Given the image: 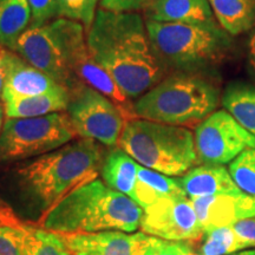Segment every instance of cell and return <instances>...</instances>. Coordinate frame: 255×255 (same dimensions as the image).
<instances>
[{"instance_id":"obj_1","label":"cell","mask_w":255,"mask_h":255,"mask_svg":"<svg viewBox=\"0 0 255 255\" xmlns=\"http://www.w3.org/2000/svg\"><path fill=\"white\" fill-rule=\"evenodd\" d=\"M89 53L129 100L141 97L164 78L146 24L138 13L100 8L87 36Z\"/></svg>"},{"instance_id":"obj_2","label":"cell","mask_w":255,"mask_h":255,"mask_svg":"<svg viewBox=\"0 0 255 255\" xmlns=\"http://www.w3.org/2000/svg\"><path fill=\"white\" fill-rule=\"evenodd\" d=\"M103 155L101 143L81 138L38 156L15 169L19 194L43 218L76 188L96 180L103 164Z\"/></svg>"},{"instance_id":"obj_3","label":"cell","mask_w":255,"mask_h":255,"mask_svg":"<svg viewBox=\"0 0 255 255\" xmlns=\"http://www.w3.org/2000/svg\"><path fill=\"white\" fill-rule=\"evenodd\" d=\"M142 216L143 208L131 197L94 180L68 194L38 221V226L58 234L133 233L141 225Z\"/></svg>"},{"instance_id":"obj_4","label":"cell","mask_w":255,"mask_h":255,"mask_svg":"<svg viewBox=\"0 0 255 255\" xmlns=\"http://www.w3.org/2000/svg\"><path fill=\"white\" fill-rule=\"evenodd\" d=\"M145 24L154 51L167 70L197 75L221 64L232 46L229 34L220 25Z\"/></svg>"},{"instance_id":"obj_5","label":"cell","mask_w":255,"mask_h":255,"mask_svg":"<svg viewBox=\"0 0 255 255\" xmlns=\"http://www.w3.org/2000/svg\"><path fill=\"white\" fill-rule=\"evenodd\" d=\"M219 89L202 76L178 72L162 79L132 105L137 119L170 126H194L216 111Z\"/></svg>"},{"instance_id":"obj_6","label":"cell","mask_w":255,"mask_h":255,"mask_svg":"<svg viewBox=\"0 0 255 255\" xmlns=\"http://www.w3.org/2000/svg\"><path fill=\"white\" fill-rule=\"evenodd\" d=\"M119 145L138 164L168 176H183L199 162L194 133L184 127L129 120Z\"/></svg>"},{"instance_id":"obj_7","label":"cell","mask_w":255,"mask_h":255,"mask_svg":"<svg viewBox=\"0 0 255 255\" xmlns=\"http://www.w3.org/2000/svg\"><path fill=\"white\" fill-rule=\"evenodd\" d=\"M84 26L58 18L40 26H28L12 51L68 89L81 83L75 64L87 49Z\"/></svg>"},{"instance_id":"obj_8","label":"cell","mask_w":255,"mask_h":255,"mask_svg":"<svg viewBox=\"0 0 255 255\" xmlns=\"http://www.w3.org/2000/svg\"><path fill=\"white\" fill-rule=\"evenodd\" d=\"M77 136L68 113L6 119L0 133V163L45 155Z\"/></svg>"},{"instance_id":"obj_9","label":"cell","mask_w":255,"mask_h":255,"mask_svg":"<svg viewBox=\"0 0 255 255\" xmlns=\"http://www.w3.org/2000/svg\"><path fill=\"white\" fill-rule=\"evenodd\" d=\"M66 113L78 136L107 146L119 144L129 121L126 113L110 98L82 82L70 90Z\"/></svg>"},{"instance_id":"obj_10","label":"cell","mask_w":255,"mask_h":255,"mask_svg":"<svg viewBox=\"0 0 255 255\" xmlns=\"http://www.w3.org/2000/svg\"><path fill=\"white\" fill-rule=\"evenodd\" d=\"M194 138L201 163L225 165L242 151L255 148V136L225 109L214 111L197 124Z\"/></svg>"},{"instance_id":"obj_11","label":"cell","mask_w":255,"mask_h":255,"mask_svg":"<svg viewBox=\"0 0 255 255\" xmlns=\"http://www.w3.org/2000/svg\"><path fill=\"white\" fill-rule=\"evenodd\" d=\"M139 227L145 234L168 241H195L203 235L186 194L164 197L144 208Z\"/></svg>"},{"instance_id":"obj_12","label":"cell","mask_w":255,"mask_h":255,"mask_svg":"<svg viewBox=\"0 0 255 255\" xmlns=\"http://www.w3.org/2000/svg\"><path fill=\"white\" fill-rule=\"evenodd\" d=\"M71 255H145L151 237L145 233L103 231L59 234Z\"/></svg>"},{"instance_id":"obj_13","label":"cell","mask_w":255,"mask_h":255,"mask_svg":"<svg viewBox=\"0 0 255 255\" xmlns=\"http://www.w3.org/2000/svg\"><path fill=\"white\" fill-rule=\"evenodd\" d=\"M203 234L255 216V196L241 193L199 197L191 200Z\"/></svg>"},{"instance_id":"obj_14","label":"cell","mask_w":255,"mask_h":255,"mask_svg":"<svg viewBox=\"0 0 255 255\" xmlns=\"http://www.w3.org/2000/svg\"><path fill=\"white\" fill-rule=\"evenodd\" d=\"M64 85L56 82L36 66L31 65L18 53L7 49V77L1 101L13 97H30L53 91Z\"/></svg>"},{"instance_id":"obj_15","label":"cell","mask_w":255,"mask_h":255,"mask_svg":"<svg viewBox=\"0 0 255 255\" xmlns=\"http://www.w3.org/2000/svg\"><path fill=\"white\" fill-rule=\"evenodd\" d=\"M143 13L156 23L219 25L208 0H149Z\"/></svg>"},{"instance_id":"obj_16","label":"cell","mask_w":255,"mask_h":255,"mask_svg":"<svg viewBox=\"0 0 255 255\" xmlns=\"http://www.w3.org/2000/svg\"><path fill=\"white\" fill-rule=\"evenodd\" d=\"M178 181L190 200L241 193L233 181L229 170L222 164L203 163L199 167H194L178 178Z\"/></svg>"},{"instance_id":"obj_17","label":"cell","mask_w":255,"mask_h":255,"mask_svg":"<svg viewBox=\"0 0 255 255\" xmlns=\"http://www.w3.org/2000/svg\"><path fill=\"white\" fill-rule=\"evenodd\" d=\"M6 119H30L64 113L70 103V89L60 87L46 94L2 100Z\"/></svg>"},{"instance_id":"obj_18","label":"cell","mask_w":255,"mask_h":255,"mask_svg":"<svg viewBox=\"0 0 255 255\" xmlns=\"http://www.w3.org/2000/svg\"><path fill=\"white\" fill-rule=\"evenodd\" d=\"M75 75L82 83L96 89L101 94L110 98L114 103L119 105L121 109L126 113L128 119H137L127 107L129 98L123 94L109 73L92 59L88 47L81 53L75 64Z\"/></svg>"},{"instance_id":"obj_19","label":"cell","mask_w":255,"mask_h":255,"mask_svg":"<svg viewBox=\"0 0 255 255\" xmlns=\"http://www.w3.org/2000/svg\"><path fill=\"white\" fill-rule=\"evenodd\" d=\"M186 194L180 181L152 169L139 165L131 199L143 209L164 197Z\"/></svg>"},{"instance_id":"obj_20","label":"cell","mask_w":255,"mask_h":255,"mask_svg":"<svg viewBox=\"0 0 255 255\" xmlns=\"http://www.w3.org/2000/svg\"><path fill=\"white\" fill-rule=\"evenodd\" d=\"M138 169L139 164L131 156L117 148L104 157L101 174L108 187L131 197Z\"/></svg>"},{"instance_id":"obj_21","label":"cell","mask_w":255,"mask_h":255,"mask_svg":"<svg viewBox=\"0 0 255 255\" xmlns=\"http://www.w3.org/2000/svg\"><path fill=\"white\" fill-rule=\"evenodd\" d=\"M220 27L229 36L250 31L255 24V0H208Z\"/></svg>"},{"instance_id":"obj_22","label":"cell","mask_w":255,"mask_h":255,"mask_svg":"<svg viewBox=\"0 0 255 255\" xmlns=\"http://www.w3.org/2000/svg\"><path fill=\"white\" fill-rule=\"evenodd\" d=\"M30 24L28 0H0V47L13 49Z\"/></svg>"},{"instance_id":"obj_23","label":"cell","mask_w":255,"mask_h":255,"mask_svg":"<svg viewBox=\"0 0 255 255\" xmlns=\"http://www.w3.org/2000/svg\"><path fill=\"white\" fill-rule=\"evenodd\" d=\"M221 103L247 131L255 136V87L246 83H231L221 97Z\"/></svg>"},{"instance_id":"obj_24","label":"cell","mask_w":255,"mask_h":255,"mask_svg":"<svg viewBox=\"0 0 255 255\" xmlns=\"http://www.w3.org/2000/svg\"><path fill=\"white\" fill-rule=\"evenodd\" d=\"M24 255H71L58 233L24 223Z\"/></svg>"},{"instance_id":"obj_25","label":"cell","mask_w":255,"mask_h":255,"mask_svg":"<svg viewBox=\"0 0 255 255\" xmlns=\"http://www.w3.org/2000/svg\"><path fill=\"white\" fill-rule=\"evenodd\" d=\"M247 250L240 241L232 226H223L203 234V244L201 246V255H229Z\"/></svg>"},{"instance_id":"obj_26","label":"cell","mask_w":255,"mask_h":255,"mask_svg":"<svg viewBox=\"0 0 255 255\" xmlns=\"http://www.w3.org/2000/svg\"><path fill=\"white\" fill-rule=\"evenodd\" d=\"M228 170L239 189L255 196V148L242 151L229 163Z\"/></svg>"},{"instance_id":"obj_27","label":"cell","mask_w":255,"mask_h":255,"mask_svg":"<svg viewBox=\"0 0 255 255\" xmlns=\"http://www.w3.org/2000/svg\"><path fill=\"white\" fill-rule=\"evenodd\" d=\"M98 2L101 0H59L58 17L90 28L97 14Z\"/></svg>"},{"instance_id":"obj_28","label":"cell","mask_w":255,"mask_h":255,"mask_svg":"<svg viewBox=\"0 0 255 255\" xmlns=\"http://www.w3.org/2000/svg\"><path fill=\"white\" fill-rule=\"evenodd\" d=\"M23 226H0V255H24Z\"/></svg>"},{"instance_id":"obj_29","label":"cell","mask_w":255,"mask_h":255,"mask_svg":"<svg viewBox=\"0 0 255 255\" xmlns=\"http://www.w3.org/2000/svg\"><path fill=\"white\" fill-rule=\"evenodd\" d=\"M31 8L30 26H40L58 17L59 0H28Z\"/></svg>"},{"instance_id":"obj_30","label":"cell","mask_w":255,"mask_h":255,"mask_svg":"<svg viewBox=\"0 0 255 255\" xmlns=\"http://www.w3.org/2000/svg\"><path fill=\"white\" fill-rule=\"evenodd\" d=\"M190 247V241H168L151 237L145 255H183Z\"/></svg>"},{"instance_id":"obj_31","label":"cell","mask_w":255,"mask_h":255,"mask_svg":"<svg viewBox=\"0 0 255 255\" xmlns=\"http://www.w3.org/2000/svg\"><path fill=\"white\" fill-rule=\"evenodd\" d=\"M149 0H101L102 8L117 13H135L143 9Z\"/></svg>"},{"instance_id":"obj_32","label":"cell","mask_w":255,"mask_h":255,"mask_svg":"<svg viewBox=\"0 0 255 255\" xmlns=\"http://www.w3.org/2000/svg\"><path fill=\"white\" fill-rule=\"evenodd\" d=\"M232 228L246 248H255V216L234 223Z\"/></svg>"},{"instance_id":"obj_33","label":"cell","mask_w":255,"mask_h":255,"mask_svg":"<svg viewBox=\"0 0 255 255\" xmlns=\"http://www.w3.org/2000/svg\"><path fill=\"white\" fill-rule=\"evenodd\" d=\"M7 77V49L0 47V100Z\"/></svg>"},{"instance_id":"obj_34","label":"cell","mask_w":255,"mask_h":255,"mask_svg":"<svg viewBox=\"0 0 255 255\" xmlns=\"http://www.w3.org/2000/svg\"><path fill=\"white\" fill-rule=\"evenodd\" d=\"M0 218L4 220L5 225L8 226H20L21 223H23L15 218V215L12 213V210L7 208L1 201H0Z\"/></svg>"},{"instance_id":"obj_35","label":"cell","mask_w":255,"mask_h":255,"mask_svg":"<svg viewBox=\"0 0 255 255\" xmlns=\"http://www.w3.org/2000/svg\"><path fill=\"white\" fill-rule=\"evenodd\" d=\"M248 66L252 77L255 81V30L252 32L250 41H248Z\"/></svg>"},{"instance_id":"obj_36","label":"cell","mask_w":255,"mask_h":255,"mask_svg":"<svg viewBox=\"0 0 255 255\" xmlns=\"http://www.w3.org/2000/svg\"><path fill=\"white\" fill-rule=\"evenodd\" d=\"M4 116H5V108L2 102H0V133H1L2 127H4Z\"/></svg>"},{"instance_id":"obj_37","label":"cell","mask_w":255,"mask_h":255,"mask_svg":"<svg viewBox=\"0 0 255 255\" xmlns=\"http://www.w3.org/2000/svg\"><path fill=\"white\" fill-rule=\"evenodd\" d=\"M229 255H255V248H251V250H245L241 252H238V253H233Z\"/></svg>"},{"instance_id":"obj_38","label":"cell","mask_w":255,"mask_h":255,"mask_svg":"<svg viewBox=\"0 0 255 255\" xmlns=\"http://www.w3.org/2000/svg\"><path fill=\"white\" fill-rule=\"evenodd\" d=\"M183 255H201V254H196V253H194L193 252V250H191V247L189 248V250H188L186 253H184Z\"/></svg>"},{"instance_id":"obj_39","label":"cell","mask_w":255,"mask_h":255,"mask_svg":"<svg viewBox=\"0 0 255 255\" xmlns=\"http://www.w3.org/2000/svg\"><path fill=\"white\" fill-rule=\"evenodd\" d=\"M2 225H5V222H4V220L0 218V226H2Z\"/></svg>"}]
</instances>
